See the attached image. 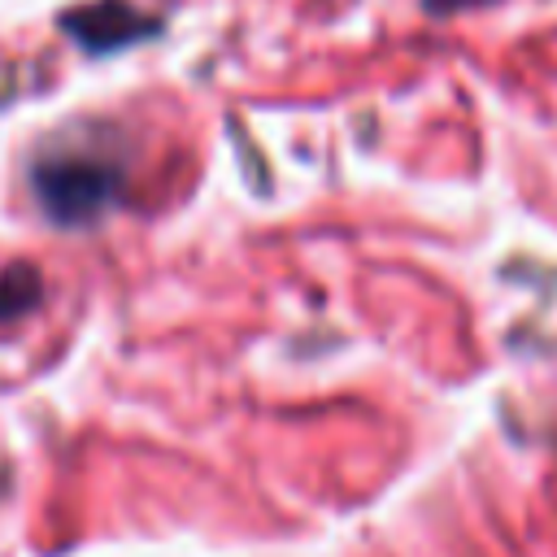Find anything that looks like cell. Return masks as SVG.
Returning a JSON list of instances; mask_svg holds the SVG:
<instances>
[{
	"label": "cell",
	"instance_id": "6da1fadb",
	"mask_svg": "<svg viewBox=\"0 0 557 557\" xmlns=\"http://www.w3.org/2000/svg\"><path fill=\"white\" fill-rule=\"evenodd\" d=\"M122 161L87 139H57L35 161V196L57 226H87L122 196Z\"/></svg>",
	"mask_w": 557,
	"mask_h": 557
},
{
	"label": "cell",
	"instance_id": "7a4b0ae2",
	"mask_svg": "<svg viewBox=\"0 0 557 557\" xmlns=\"http://www.w3.org/2000/svg\"><path fill=\"white\" fill-rule=\"evenodd\" d=\"M65 30H70L83 48H91V52H113V48L139 39V30H152V22H148L139 9L122 4V0H100V4L74 9V13L65 17Z\"/></svg>",
	"mask_w": 557,
	"mask_h": 557
},
{
	"label": "cell",
	"instance_id": "3957f363",
	"mask_svg": "<svg viewBox=\"0 0 557 557\" xmlns=\"http://www.w3.org/2000/svg\"><path fill=\"white\" fill-rule=\"evenodd\" d=\"M39 300V270L30 265H9L0 274V318H17Z\"/></svg>",
	"mask_w": 557,
	"mask_h": 557
},
{
	"label": "cell",
	"instance_id": "277c9868",
	"mask_svg": "<svg viewBox=\"0 0 557 557\" xmlns=\"http://www.w3.org/2000/svg\"><path fill=\"white\" fill-rule=\"evenodd\" d=\"M461 4H479V0H431V9L448 13V9H461Z\"/></svg>",
	"mask_w": 557,
	"mask_h": 557
}]
</instances>
